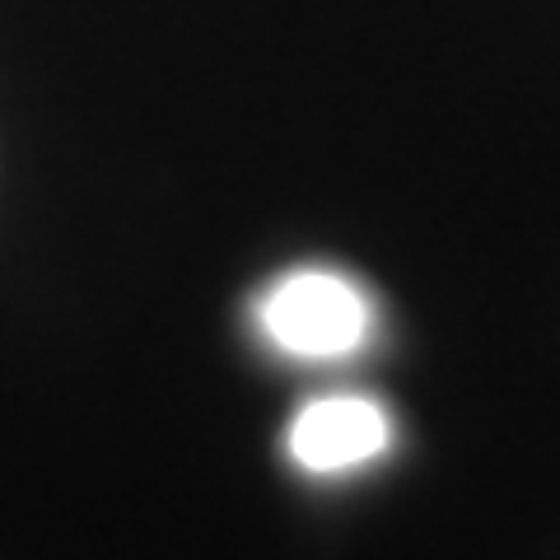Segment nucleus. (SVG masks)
<instances>
[{
  "label": "nucleus",
  "mask_w": 560,
  "mask_h": 560,
  "mask_svg": "<svg viewBox=\"0 0 560 560\" xmlns=\"http://www.w3.org/2000/svg\"><path fill=\"white\" fill-rule=\"evenodd\" d=\"M388 448V416L370 397H318L290 420V458L304 471H350Z\"/></svg>",
  "instance_id": "nucleus-2"
},
{
  "label": "nucleus",
  "mask_w": 560,
  "mask_h": 560,
  "mask_svg": "<svg viewBox=\"0 0 560 560\" xmlns=\"http://www.w3.org/2000/svg\"><path fill=\"white\" fill-rule=\"evenodd\" d=\"M261 331L290 355H346L370 337V304L341 276L300 271L261 300Z\"/></svg>",
  "instance_id": "nucleus-1"
}]
</instances>
